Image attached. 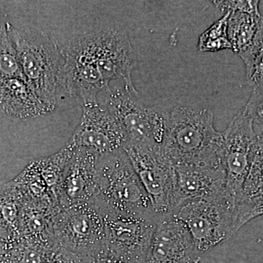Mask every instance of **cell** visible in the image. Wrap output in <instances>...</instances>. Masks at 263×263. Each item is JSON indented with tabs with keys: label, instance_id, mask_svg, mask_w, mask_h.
<instances>
[{
	"label": "cell",
	"instance_id": "6da1fadb",
	"mask_svg": "<svg viewBox=\"0 0 263 263\" xmlns=\"http://www.w3.org/2000/svg\"><path fill=\"white\" fill-rule=\"evenodd\" d=\"M222 133L214 126L207 109L175 108L167 112L162 152L176 166H201L224 169Z\"/></svg>",
	"mask_w": 263,
	"mask_h": 263
},
{
	"label": "cell",
	"instance_id": "7a4b0ae2",
	"mask_svg": "<svg viewBox=\"0 0 263 263\" xmlns=\"http://www.w3.org/2000/svg\"><path fill=\"white\" fill-rule=\"evenodd\" d=\"M95 200L105 212L159 219L124 148L100 156Z\"/></svg>",
	"mask_w": 263,
	"mask_h": 263
},
{
	"label": "cell",
	"instance_id": "3957f363",
	"mask_svg": "<svg viewBox=\"0 0 263 263\" xmlns=\"http://www.w3.org/2000/svg\"><path fill=\"white\" fill-rule=\"evenodd\" d=\"M24 79L51 111L57 104L62 50L43 33L28 35L6 23Z\"/></svg>",
	"mask_w": 263,
	"mask_h": 263
},
{
	"label": "cell",
	"instance_id": "277c9868",
	"mask_svg": "<svg viewBox=\"0 0 263 263\" xmlns=\"http://www.w3.org/2000/svg\"><path fill=\"white\" fill-rule=\"evenodd\" d=\"M237 204L226 187L183 202L172 216L186 226L202 254L234 236Z\"/></svg>",
	"mask_w": 263,
	"mask_h": 263
},
{
	"label": "cell",
	"instance_id": "5b68a950",
	"mask_svg": "<svg viewBox=\"0 0 263 263\" xmlns=\"http://www.w3.org/2000/svg\"><path fill=\"white\" fill-rule=\"evenodd\" d=\"M58 85L83 106L97 105L99 93L110 91L99 70L94 33L76 37L62 50Z\"/></svg>",
	"mask_w": 263,
	"mask_h": 263
},
{
	"label": "cell",
	"instance_id": "8992f818",
	"mask_svg": "<svg viewBox=\"0 0 263 263\" xmlns=\"http://www.w3.org/2000/svg\"><path fill=\"white\" fill-rule=\"evenodd\" d=\"M105 106L125 133L127 144L162 146L167 112L146 106L124 86L106 92Z\"/></svg>",
	"mask_w": 263,
	"mask_h": 263
},
{
	"label": "cell",
	"instance_id": "52a82bcc",
	"mask_svg": "<svg viewBox=\"0 0 263 263\" xmlns=\"http://www.w3.org/2000/svg\"><path fill=\"white\" fill-rule=\"evenodd\" d=\"M124 150L149 197L159 220L172 216L176 171L161 146L127 144Z\"/></svg>",
	"mask_w": 263,
	"mask_h": 263
},
{
	"label": "cell",
	"instance_id": "ba28073f",
	"mask_svg": "<svg viewBox=\"0 0 263 263\" xmlns=\"http://www.w3.org/2000/svg\"><path fill=\"white\" fill-rule=\"evenodd\" d=\"M55 242L86 257L105 242V212L96 200L61 209L53 223Z\"/></svg>",
	"mask_w": 263,
	"mask_h": 263
},
{
	"label": "cell",
	"instance_id": "9c48e42d",
	"mask_svg": "<svg viewBox=\"0 0 263 263\" xmlns=\"http://www.w3.org/2000/svg\"><path fill=\"white\" fill-rule=\"evenodd\" d=\"M221 133L226 189L238 202L243 196L245 181L257 151V138L252 119L243 109Z\"/></svg>",
	"mask_w": 263,
	"mask_h": 263
},
{
	"label": "cell",
	"instance_id": "30bf717a",
	"mask_svg": "<svg viewBox=\"0 0 263 263\" xmlns=\"http://www.w3.org/2000/svg\"><path fill=\"white\" fill-rule=\"evenodd\" d=\"M127 137L120 124L104 105L83 106L80 124L67 144L73 148H86L100 156L122 149Z\"/></svg>",
	"mask_w": 263,
	"mask_h": 263
},
{
	"label": "cell",
	"instance_id": "8fae6325",
	"mask_svg": "<svg viewBox=\"0 0 263 263\" xmlns=\"http://www.w3.org/2000/svg\"><path fill=\"white\" fill-rule=\"evenodd\" d=\"M158 222L152 216L105 212V243L133 262L142 263Z\"/></svg>",
	"mask_w": 263,
	"mask_h": 263
},
{
	"label": "cell",
	"instance_id": "7c38bea8",
	"mask_svg": "<svg viewBox=\"0 0 263 263\" xmlns=\"http://www.w3.org/2000/svg\"><path fill=\"white\" fill-rule=\"evenodd\" d=\"M100 156L91 149L75 148L66 164L57 190L61 209L91 201L98 191V164Z\"/></svg>",
	"mask_w": 263,
	"mask_h": 263
},
{
	"label": "cell",
	"instance_id": "4fadbf2b",
	"mask_svg": "<svg viewBox=\"0 0 263 263\" xmlns=\"http://www.w3.org/2000/svg\"><path fill=\"white\" fill-rule=\"evenodd\" d=\"M99 70L104 82L110 86L111 81H120L132 94L138 91L132 81L136 57L127 33L117 29H104L94 33Z\"/></svg>",
	"mask_w": 263,
	"mask_h": 263
},
{
	"label": "cell",
	"instance_id": "5bb4252c",
	"mask_svg": "<svg viewBox=\"0 0 263 263\" xmlns=\"http://www.w3.org/2000/svg\"><path fill=\"white\" fill-rule=\"evenodd\" d=\"M201 254L186 226L170 216L159 221L142 263H200Z\"/></svg>",
	"mask_w": 263,
	"mask_h": 263
},
{
	"label": "cell",
	"instance_id": "9a60e30c",
	"mask_svg": "<svg viewBox=\"0 0 263 263\" xmlns=\"http://www.w3.org/2000/svg\"><path fill=\"white\" fill-rule=\"evenodd\" d=\"M173 214L190 200L202 198L226 187V171L201 166H176Z\"/></svg>",
	"mask_w": 263,
	"mask_h": 263
},
{
	"label": "cell",
	"instance_id": "2e32d148",
	"mask_svg": "<svg viewBox=\"0 0 263 263\" xmlns=\"http://www.w3.org/2000/svg\"><path fill=\"white\" fill-rule=\"evenodd\" d=\"M224 13L230 11L228 34L232 49L242 53L253 43L263 25L258 1H214Z\"/></svg>",
	"mask_w": 263,
	"mask_h": 263
},
{
	"label": "cell",
	"instance_id": "e0dca14e",
	"mask_svg": "<svg viewBox=\"0 0 263 263\" xmlns=\"http://www.w3.org/2000/svg\"><path fill=\"white\" fill-rule=\"evenodd\" d=\"M0 108L6 115L18 119L40 117L51 112L25 79L21 77L0 81Z\"/></svg>",
	"mask_w": 263,
	"mask_h": 263
},
{
	"label": "cell",
	"instance_id": "ac0fdd59",
	"mask_svg": "<svg viewBox=\"0 0 263 263\" xmlns=\"http://www.w3.org/2000/svg\"><path fill=\"white\" fill-rule=\"evenodd\" d=\"M230 11L224 13L223 17L216 21L199 38L197 48L202 52H215L232 49L228 38V22Z\"/></svg>",
	"mask_w": 263,
	"mask_h": 263
},
{
	"label": "cell",
	"instance_id": "d6986e66",
	"mask_svg": "<svg viewBox=\"0 0 263 263\" xmlns=\"http://www.w3.org/2000/svg\"><path fill=\"white\" fill-rule=\"evenodd\" d=\"M238 55L245 65L247 82L253 88L263 80V25L250 47Z\"/></svg>",
	"mask_w": 263,
	"mask_h": 263
},
{
	"label": "cell",
	"instance_id": "ffe728a7",
	"mask_svg": "<svg viewBox=\"0 0 263 263\" xmlns=\"http://www.w3.org/2000/svg\"><path fill=\"white\" fill-rule=\"evenodd\" d=\"M18 77L24 78L23 74L6 26L3 25L0 29V81Z\"/></svg>",
	"mask_w": 263,
	"mask_h": 263
},
{
	"label": "cell",
	"instance_id": "44dd1931",
	"mask_svg": "<svg viewBox=\"0 0 263 263\" xmlns=\"http://www.w3.org/2000/svg\"><path fill=\"white\" fill-rule=\"evenodd\" d=\"M257 151L245 181L241 200L246 197L263 195V133L257 135Z\"/></svg>",
	"mask_w": 263,
	"mask_h": 263
},
{
	"label": "cell",
	"instance_id": "7402d4cb",
	"mask_svg": "<svg viewBox=\"0 0 263 263\" xmlns=\"http://www.w3.org/2000/svg\"><path fill=\"white\" fill-rule=\"evenodd\" d=\"M52 245L36 240H19L12 249L10 263H43L46 251Z\"/></svg>",
	"mask_w": 263,
	"mask_h": 263
},
{
	"label": "cell",
	"instance_id": "603a6c76",
	"mask_svg": "<svg viewBox=\"0 0 263 263\" xmlns=\"http://www.w3.org/2000/svg\"><path fill=\"white\" fill-rule=\"evenodd\" d=\"M262 215L263 195L242 199L237 204L235 234L249 221Z\"/></svg>",
	"mask_w": 263,
	"mask_h": 263
},
{
	"label": "cell",
	"instance_id": "cb8c5ba5",
	"mask_svg": "<svg viewBox=\"0 0 263 263\" xmlns=\"http://www.w3.org/2000/svg\"><path fill=\"white\" fill-rule=\"evenodd\" d=\"M243 111L252 119L256 135L263 133V80L254 86Z\"/></svg>",
	"mask_w": 263,
	"mask_h": 263
},
{
	"label": "cell",
	"instance_id": "d4e9b609",
	"mask_svg": "<svg viewBox=\"0 0 263 263\" xmlns=\"http://www.w3.org/2000/svg\"><path fill=\"white\" fill-rule=\"evenodd\" d=\"M86 263H135L104 242L85 257Z\"/></svg>",
	"mask_w": 263,
	"mask_h": 263
},
{
	"label": "cell",
	"instance_id": "484cf974",
	"mask_svg": "<svg viewBox=\"0 0 263 263\" xmlns=\"http://www.w3.org/2000/svg\"><path fill=\"white\" fill-rule=\"evenodd\" d=\"M43 263H86V259L54 242L46 251Z\"/></svg>",
	"mask_w": 263,
	"mask_h": 263
},
{
	"label": "cell",
	"instance_id": "4316f807",
	"mask_svg": "<svg viewBox=\"0 0 263 263\" xmlns=\"http://www.w3.org/2000/svg\"><path fill=\"white\" fill-rule=\"evenodd\" d=\"M15 243L0 238V263H10L12 249Z\"/></svg>",
	"mask_w": 263,
	"mask_h": 263
},
{
	"label": "cell",
	"instance_id": "83f0119b",
	"mask_svg": "<svg viewBox=\"0 0 263 263\" xmlns=\"http://www.w3.org/2000/svg\"><path fill=\"white\" fill-rule=\"evenodd\" d=\"M1 27H0V29H1Z\"/></svg>",
	"mask_w": 263,
	"mask_h": 263
}]
</instances>
